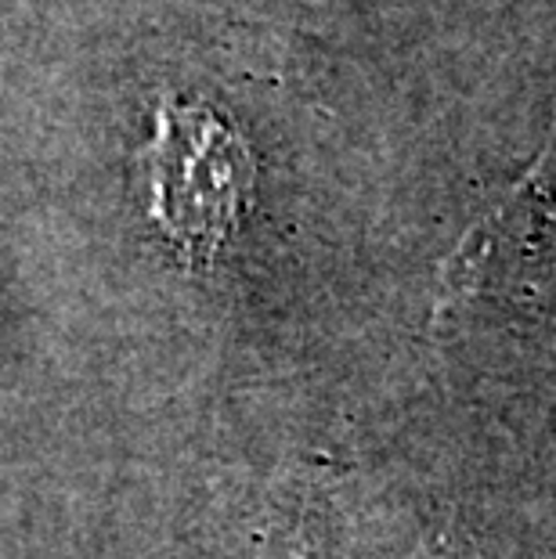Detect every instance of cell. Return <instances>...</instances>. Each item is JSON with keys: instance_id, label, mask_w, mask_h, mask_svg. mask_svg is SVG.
<instances>
[{"instance_id": "cell-1", "label": "cell", "mask_w": 556, "mask_h": 559, "mask_svg": "<svg viewBox=\"0 0 556 559\" xmlns=\"http://www.w3.org/2000/svg\"><path fill=\"white\" fill-rule=\"evenodd\" d=\"M149 213L192 260H210L253 206L257 166L242 134L210 105L163 102L141 152Z\"/></svg>"}, {"instance_id": "cell-2", "label": "cell", "mask_w": 556, "mask_h": 559, "mask_svg": "<svg viewBox=\"0 0 556 559\" xmlns=\"http://www.w3.org/2000/svg\"><path fill=\"white\" fill-rule=\"evenodd\" d=\"M549 152L528 166L499 195V202L477 217V224L445 257L434 296V325L463 314L477 300L520 293L553 224V185L546 181Z\"/></svg>"}]
</instances>
